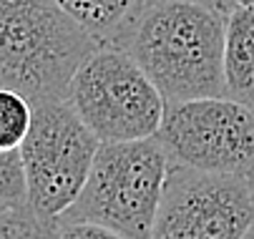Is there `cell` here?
I'll list each match as a JSON object with an SVG mask.
<instances>
[{
    "label": "cell",
    "instance_id": "8fae6325",
    "mask_svg": "<svg viewBox=\"0 0 254 239\" xmlns=\"http://www.w3.org/2000/svg\"><path fill=\"white\" fill-rule=\"evenodd\" d=\"M33 123V104L18 91L0 86V151L23 146Z\"/></svg>",
    "mask_w": 254,
    "mask_h": 239
},
{
    "label": "cell",
    "instance_id": "7a4b0ae2",
    "mask_svg": "<svg viewBox=\"0 0 254 239\" xmlns=\"http://www.w3.org/2000/svg\"><path fill=\"white\" fill-rule=\"evenodd\" d=\"M98 46L56 0H0V86L33 106L65 101L76 71Z\"/></svg>",
    "mask_w": 254,
    "mask_h": 239
},
{
    "label": "cell",
    "instance_id": "7c38bea8",
    "mask_svg": "<svg viewBox=\"0 0 254 239\" xmlns=\"http://www.w3.org/2000/svg\"><path fill=\"white\" fill-rule=\"evenodd\" d=\"M25 199H28V189H25V169H23L20 149L0 151V201L23 204Z\"/></svg>",
    "mask_w": 254,
    "mask_h": 239
},
{
    "label": "cell",
    "instance_id": "6da1fadb",
    "mask_svg": "<svg viewBox=\"0 0 254 239\" xmlns=\"http://www.w3.org/2000/svg\"><path fill=\"white\" fill-rule=\"evenodd\" d=\"M229 5L222 0H149L116 36L166 104L224 93Z\"/></svg>",
    "mask_w": 254,
    "mask_h": 239
},
{
    "label": "cell",
    "instance_id": "e0dca14e",
    "mask_svg": "<svg viewBox=\"0 0 254 239\" xmlns=\"http://www.w3.org/2000/svg\"><path fill=\"white\" fill-rule=\"evenodd\" d=\"M222 3H227V5H229V0H222ZM229 8H232V5H229Z\"/></svg>",
    "mask_w": 254,
    "mask_h": 239
},
{
    "label": "cell",
    "instance_id": "9c48e42d",
    "mask_svg": "<svg viewBox=\"0 0 254 239\" xmlns=\"http://www.w3.org/2000/svg\"><path fill=\"white\" fill-rule=\"evenodd\" d=\"M56 3L73 20H78L101 46H108L149 0H56Z\"/></svg>",
    "mask_w": 254,
    "mask_h": 239
},
{
    "label": "cell",
    "instance_id": "5b68a950",
    "mask_svg": "<svg viewBox=\"0 0 254 239\" xmlns=\"http://www.w3.org/2000/svg\"><path fill=\"white\" fill-rule=\"evenodd\" d=\"M101 141L68 101L33 106V123L20 146L28 204L46 219H61L78 199Z\"/></svg>",
    "mask_w": 254,
    "mask_h": 239
},
{
    "label": "cell",
    "instance_id": "9a60e30c",
    "mask_svg": "<svg viewBox=\"0 0 254 239\" xmlns=\"http://www.w3.org/2000/svg\"><path fill=\"white\" fill-rule=\"evenodd\" d=\"M244 239H254V224H252V227H249V232H247V234H244Z\"/></svg>",
    "mask_w": 254,
    "mask_h": 239
},
{
    "label": "cell",
    "instance_id": "30bf717a",
    "mask_svg": "<svg viewBox=\"0 0 254 239\" xmlns=\"http://www.w3.org/2000/svg\"><path fill=\"white\" fill-rule=\"evenodd\" d=\"M58 222L46 219L30 209V204L0 201V239H56Z\"/></svg>",
    "mask_w": 254,
    "mask_h": 239
},
{
    "label": "cell",
    "instance_id": "8992f818",
    "mask_svg": "<svg viewBox=\"0 0 254 239\" xmlns=\"http://www.w3.org/2000/svg\"><path fill=\"white\" fill-rule=\"evenodd\" d=\"M156 139L171 164L244 179L254 172V111L229 96L166 104Z\"/></svg>",
    "mask_w": 254,
    "mask_h": 239
},
{
    "label": "cell",
    "instance_id": "3957f363",
    "mask_svg": "<svg viewBox=\"0 0 254 239\" xmlns=\"http://www.w3.org/2000/svg\"><path fill=\"white\" fill-rule=\"evenodd\" d=\"M171 166L156 136L101 144L78 199L58 224L88 222L126 239H149Z\"/></svg>",
    "mask_w": 254,
    "mask_h": 239
},
{
    "label": "cell",
    "instance_id": "2e32d148",
    "mask_svg": "<svg viewBox=\"0 0 254 239\" xmlns=\"http://www.w3.org/2000/svg\"><path fill=\"white\" fill-rule=\"evenodd\" d=\"M237 3H249V0H229V5H237Z\"/></svg>",
    "mask_w": 254,
    "mask_h": 239
},
{
    "label": "cell",
    "instance_id": "5bb4252c",
    "mask_svg": "<svg viewBox=\"0 0 254 239\" xmlns=\"http://www.w3.org/2000/svg\"><path fill=\"white\" fill-rule=\"evenodd\" d=\"M247 181H249V186H252V196H254V172L247 177Z\"/></svg>",
    "mask_w": 254,
    "mask_h": 239
},
{
    "label": "cell",
    "instance_id": "ba28073f",
    "mask_svg": "<svg viewBox=\"0 0 254 239\" xmlns=\"http://www.w3.org/2000/svg\"><path fill=\"white\" fill-rule=\"evenodd\" d=\"M224 93L254 111V0L229 8L224 46Z\"/></svg>",
    "mask_w": 254,
    "mask_h": 239
},
{
    "label": "cell",
    "instance_id": "52a82bcc",
    "mask_svg": "<svg viewBox=\"0 0 254 239\" xmlns=\"http://www.w3.org/2000/svg\"><path fill=\"white\" fill-rule=\"evenodd\" d=\"M254 196L244 177L174 164L149 239H244Z\"/></svg>",
    "mask_w": 254,
    "mask_h": 239
},
{
    "label": "cell",
    "instance_id": "277c9868",
    "mask_svg": "<svg viewBox=\"0 0 254 239\" xmlns=\"http://www.w3.org/2000/svg\"><path fill=\"white\" fill-rule=\"evenodd\" d=\"M65 101L101 144L151 139L166 114V98L146 71L111 43L81 63Z\"/></svg>",
    "mask_w": 254,
    "mask_h": 239
},
{
    "label": "cell",
    "instance_id": "4fadbf2b",
    "mask_svg": "<svg viewBox=\"0 0 254 239\" xmlns=\"http://www.w3.org/2000/svg\"><path fill=\"white\" fill-rule=\"evenodd\" d=\"M56 239H126L106 227L88 224V222H70V224H58V237Z\"/></svg>",
    "mask_w": 254,
    "mask_h": 239
}]
</instances>
